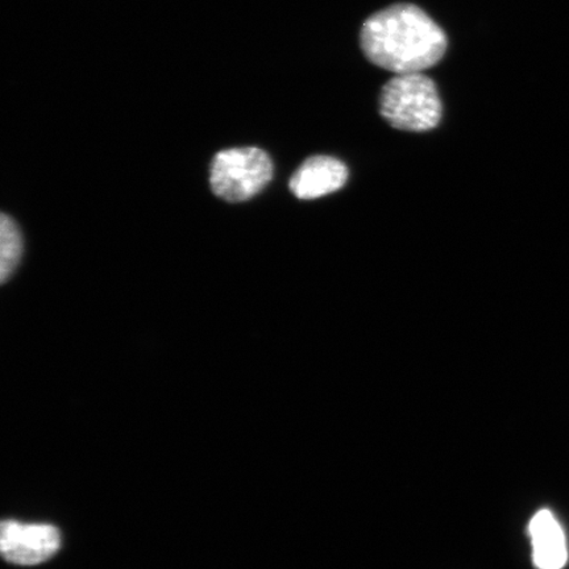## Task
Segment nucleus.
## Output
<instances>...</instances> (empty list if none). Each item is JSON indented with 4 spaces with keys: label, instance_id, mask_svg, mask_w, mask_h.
<instances>
[{
    "label": "nucleus",
    "instance_id": "f257e3e1",
    "mask_svg": "<svg viewBox=\"0 0 569 569\" xmlns=\"http://www.w3.org/2000/svg\"><path fill=\"white\" fill-rule=\"evenodd\" d=\"M445 31L419 7L400 3L373 13L360 31V47L373 66L395 74L422 73L443 59Z\"/></svg>",
    "mask_w": 569,
    "mask_h": 569
},
{
    "label": "nucleus",
    "instance_id": "f03ea898",
    "mask_svg": "<svg viewBox=\"0 0 569 569\" xmlns=\"http://www.w3.org/2000/svg\"><path fill=\"white\" fill-rule=\"evenodd\" d=\"M380 112L396 130L426 132L442 119L436 82L422 73L396 74L380 92Z\"/></svg>",
    "mask_w": 569,
    "mask_h": 569
},
{
    "label": "nucleus",
    "instance_id": "7ed1b4c3",
    "mask_svg": "<svg viewBox=\"0 0 569 569\" xmlns=\"http://www.w3.org/2000/svg\"><path fill=\"white\" fill-rule=\"evenodd\" d=\"M273 162L260 148H231L216 154L210 184L227 202H244L258 196L272 181Z\"/></svg>",
    "mask_w": 569,
    "mask_h": 569
},
{
    "label": "nucleus",
    "instance_id": "20e7f679",
    "mask_svg": "<svg viewBox=\"0 0 569 569\" xmlns=\"http://www.w3.org/2000/svg\"><path fill=\"white\" fill-rule=\"evenodd\" d=\"M61 549V532L51 523H23L4 519L0 525V552L16 566H39Z\"/></svg>",
    "mask_w": 569,
    "mask_h": 569
},
{
    "label": "nucleus",
    "instance_id": "39448f33",
    "mask_svg": "<svg viewBox=\"0 0 569 569\" xmlns=\"http://www.w3.org/2000/svg\"><path fill=\"white\" fill-rule=\"evenodd\" d=\"M347 180L348 169L343 162L330 156H315L297 169L289 187L297 198L316 199L343 188Z\"/></svg>",
    "mask_w": 569,
    "mask_h": 569
},
{
    "label": "nucleus",
    "instance_id": "423d86ee",
    "mask_svg": "<svg viewBox=\"0 0 569 569\" xmlns=\"http://www.w3.org/2000/svg\"><path fill=\"white\" fill-rule=\"evenodd\" d=\"M529 532L533 565L539 569H561L567 565L568 549L563 529L550 510L532 517Z\"/></svg>",
    "mask_w": 569,
    "mask_h": 569
},
{
    "label": "nucleus",
    "instance_id": "0eeeda50",
    "mask_svg": "<svg viewBox=\"0 0 569 569\" xmlns=\"http://www.w3.org/2000/svg\"><path fill=\"white\" fill-rule=\"evenodd\" d=\"M23 252V239L16 220L2 213L0 218V281L7 280L16 272Z\"/></svg>",
    "mask_w": 569,
    "mask_h": 569
}]
</instances>
